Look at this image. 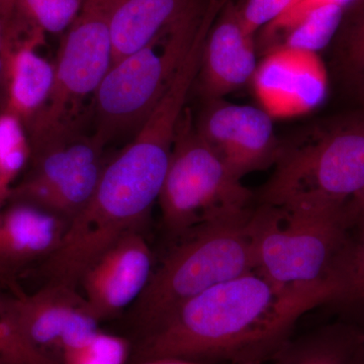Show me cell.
I'll return each instance as SVG.
<instances>
[{
  "mask_svg": "<svg viewBox=\"0 0 364 364\" xmlns=\"http://www.w3.org/2000/svg\"><path fill=\"white\" fill-rule=\"evenodd\" d=\"M364 71V70H363ZM363 90H364V78H363Z\"/></svg>",
  "mask_w": 364,
  "mask_h": 364,
  "instance_id": "cell-33",
  "label": "cell"
},
{
  "mask_svg": "<svg viewBox=\"0 0 364 364\" xmlns=\"http://www.w3.org/2000/svg\"><path fill=\"white\" fill-rule=\"evenodd\" d=\"M257 65L253 37L242 28L238 9L228 4L203 46L198 75L203 95L221 100L252 80Z\"/></svg>",
  "mask_w": 364,
  "mask_h": 364,
  "instance_id": "cell-13",
  "label": "cell"
},
{
  "mask_svg": "<svg viewBox=\"0 0 364 364\" xmlns=\"http://www.w3.org/2000/svg\"><path fill=\"white\" fill-rule=\"evenodd\" d=\"M28 168L7 202L32 203L67 224L87 205L109 160L105 145L82 126L32 144Z\"/></svg>",
  "mask_w": 364,
  "mask_h": 364,
  "instance_id": "cell-8",
  "label": "cell"
},
{
  "mask_svg": "<svg viewBox=\"0 0 364 364\" xmlns=\"http://www.w3.org/2000/svg\"><path fill=\"white\" fill-rule=\"evenodd\" d=\"M363 356V335L337 326L291 339L265 364H360Z\"/></svg>",
  "mask_w": 364,
  "mask_h": 364,
  "instance_id": "cell-17",
  "label": "cell"
},
{
  "mask_svg": "<svg viewBox=\"0 0 364 364\" xmlns=\"http://www.w3.org/2000/svg\"><path fill=\"white\" fill-rule=\"evenodd\" d=\"M343 9L344 6L332 4L316 9L287 33L284 44L318 53L330 42L336 32Z\"/></svg>",
  "mask_w": 364,
  "mask_h": 364,
  "instance_id": "cell-22",
  "label": "cell"
},
{
  "mask_svg": "<svg viewBox=\"0 0 364 364\" xmlns=\"http://www.w3.org/2000/svg\"><path fill=\"white\" fill-rule=\"evenodd\" d=\"M0 287L9 291L16 298H21L26 294L21 286L18 277L6 269L1 263H0Z\"/></svg>",
  "mask_w": 364,
  "mask_h": 364,
  "instance_id": "cell-29",
  "label": "cell"
},
{
  "mask_svg": "<svg viewBox=\"0 0 364 364\" xmlns=\"http://www.w3.org/2000/svg\"><path fill=\"white\" fill-rule=\"evenodd\" d=\"M43 37L39 31H33L23 40L9 33L4 111L18 117L26 130L44 109L54 85V63L37 51Z\"/></svg>",
  "mask_w": 364,
  "mask_h": 364,
  "instance_id": "cell-15",
  "label": "cell"
},
{
  "mask_svg": "<svg viewBox=\"0 0 364 364\" xmlns=\"http://www.w3.org/2000/svg\"><path fill=\"white\" fill-rule=\"evenodd\" d=\"M205 14L191 0L181 18L145 47L112 65L91 104L95 135L131 140L168 90Z\"/></svg>",
  "mask_w": 364,
  "mask_h": 364,
  "instance_id": "cell-4",
  "label": "cell"
},
{
  "mask_svg": "<svg viewBox=\"0 0 364 364\" xmlns=\"http://www.w3.org/2000/svg\"><path fill=\"white\" fill-rule=\"evenodd\" d=\"M333 284L335 291L330 303L345 308L364 309V236L350 242L340 259Z\"/></svg>",
  "mask_w": 364,
  "mask_h": 364,
  "instance_id": "cell-21",
  "label": "cell"
},
{
  "mask_svg": "<svg viewBox=\"0 0 364 364\" xmlns=\"http://www.w3.org/2000/svg\"><path fill=\"white\" fill-rule=\"evenodd\" d=\"M334 286L282 287L251 272L189 299L127 337L129 364L179 358L205 364H265L291 339L299 318L330 303Z\"/></svg>",
  "mask_w": 364,
  "mask_h": 364,
  "instance_id": "cell-1",
  "label": "cell"
},
{
  "mask_svg": "<svg viewBox=\"0 0 364 364\" xmlns=\"http://www.w3.org/2000/svg\"><path fill=\"white\" fill-rule=\"evenodd\" d=\"M252 212L203 225L179 238L134 304L130 335L210 287L255 270Z\"/></svg>",
  "mask_w": 364,
  "mask_h": 364,
  "instance_id": "cell-3",
  "label": "cell"
},
{
  "mask_svg": "<svg viewBox=\"0 0 364 364\" xmlns=\"http://www.w3.org/2000/svg\"><path fill=\"white\" fill-rule=\"evenodd\" d=\"M14 298L0 293V364H48L23 336Z\"/></svg>",
  "mask_w": 364,
  "mask_h": 364,
  "instance_id": "cell-23",
  "label": "cell"
},
{
  "mask_svg": "<svg viewBox=\"0 0 364 364\" xmlns=\"http://www.w3.org/2000/svg\"><path fill=\"white\" fill-rule=\"evenodd\" d=\"M16 0H0V9L9 20L13 18L16 11Z\"/></svg>",
  "mask_w": 364,
  "mask_h": 364,
  "instance_id": "cell-31",
  "label": "cell"
},
{
  "mask_svg": "<svg viewBox=\"0 0 364 364\" xmlns=\"http://www.w3.org/2000/svg\"><path fill=\"white\" fill-rule=\"evenodd\" d=\"M21 332L33 350L50 364L100 329V321L78 289L44 284L39 291L14 298Z\"/></svg>",
  "mask_w": 364,
  "mask_h": 364,
  "instance_id": "cell-9",
  "label": "cell"
},
{
  "mask_svg": "<svg viewBox=\"0 0 364 364\" xmlns=\"http://www.w3.org/2000/svg\"><path fill=\"white\" fill-rule=\"evenodd\" d=\"M196 131L239 178L275 164L282 146L261 107L208 100Z\"/></svg>",
  "mask_w": 364,
  "mask_h": 364,
  "instance_id": "cell-10",
  "label": "cell"
},
{
  "mask_svg": "<svg viewBox=\"0 0 364 364\" xmlns=\"http://www.w3.org/2000/svg\"><path fill=\"white\" fill-rule=\"evenodd\" d=\"M131 342L126 336L102 331L62 353L60 364H129Z\"/></svg>",
  "mask_w": 364,
  "mask_h": 364,
  "instance_id": "cell-20",
  "label": "cell"
},
{
  "mask_svg": "<svg viewBox=\"0 0 364 364\" xmlns=\"http://www.w3.org/2000/svg\"><path fill=\"white\" fill-rule=\"evenodd\" d=\"M360 364H364V359H363V363H361Z\"/></svg>",
  "mask_w": 364,
  "mask_h": 364,
  "instance_id": "cell-34",
  "label": "cell"
},
{
  "mask_svg": "<svg viewBox=\"0 0 364 364\" xmlns=\"http://www.w3.org/2000/svg\"><path fill=\"white\" fill-rule=\"evenodd\" d=\"M351 0H293L287 11L267 26V32L270 35L282 31L287 33L316 9L332 4L345 6Z\"/></svg>",
  "mask_w": 364,
  "mask_h": 364,
  "instance_id": "cell-25",
  "label": "cell"
},
{
  "mask_svg": "<svg viewBox=\"0 0 364 364\" xmlns=\"http://www.w3.org/2000/svg\"><path fill=\"white\" fill-rule=\"evenodd\" d=\"M7 203L0 214V263L20 277L57 250L68 224L32 203Z\"/></svg>",
  "mask_w": 364,
  "mask_h": 364,
  "instance_id": "cell-14",
  "label": "cell"
},
{
  "mask_svg": "<svg viewBox=\"0 0 364 364\" xmlns=\"http://www.w3.org/2000/svg\"><path fill=\"white\" fill-rule=\"evenodd\" d=\"M153 270L152 251L139 230L124 235L100 256L79 282L91 312L102 322L142 296Z\"/></svg>",
  "mask_w": 364,
  "mask_h": 364,
  "instance_id": "cell-12",
  "label": "cell"
},
{
  "mask_svg": "<svg viewBox=\"0 0 364 364\" xmlns=\"http://www.w3.org/2000/svg\"><path fill=\"white\" fill-rule=\"evenodd\" d=\"M364 188V117L284 148L261 189L273 207L348 202Z\"/></svg>",
  "mask_w": 364,
  "mask_h": 364,
  "instance_id": "cell-6",
  "label": "cell"
},
{
  "mask_svg": "<svg viewBox=\"0 0 364 364\" xmlns=\"http://www.w3.org/2000/svg\"><path fill=\"white\" fill-rule=\"evenodd\" d=\"M191 0H117L112 16V64L145 47L176 23Z\"/></svg>",
  "mask_w": 364,
  "mask_h": 364,
  "instance_id": "cell-16",
  "label": "cell"
},
{
  "mask_svg": "<svg viewBox=\"0 0 364 364\" xmlns=\"http://www.w3.org/2000/svg\"><path fill=\"white\" fill-rule=\"evenodd\" d=\"M9 18L0 9V85H4L7 55H9Z\"/></svg>",
  "mask_w": 364,
  "mask_h": 364,
  "instance_id": "cell-28",
  "label": "cell"
},
{
  "mask_svg": "<svg viewBox=\"0 0 364 364\" xmlns=\"http://www.w3.org/2000/svg\"><path fill=\"white\" fill-rule=\"evenodd\" d=\"M347 203L253 208L255 272L282 287L334 286L333 275L351 242Z\"/></svg>",
  "mask_w": 364,
  "mask_h": 364,
  "instance_id": "cell-2",
  "label": "cell"
},
{
  "mask_svg": "<svg viewBox=\"0 0 364 364\" xmlns=\"http://www.w3.org/2000/svg\"><path fill=\"white\" fill-rule=\"evenodd\" d=\"M4 205H6V202H4V198L0 196V214H1L2 208H4Z\"/></svg>",
  "mask_w": 364,
  "mask_h": 364,
  "instance_id": "cell-32",
  "label": "cell"
},
{
  "mask_svg": "<svg viewBox=\"0 0 364 364\" xmlns=\"http://www.w3.org/2000/svg\"><path fill=\"white\" fill-rule=\"evenodd\" d=\"M293 0H247L245 6L238 9L242 28L253 37L258 28L268 26L279 18Z\"/></svg>",
  "mask_w": 364,
  "mask_h": 364,
  "instance_id": "cell-24",
  "label": "cell"
},
{
  "mask_svg": "<svg viewBox=\"0 0 364 364\" xmlns=\"http://www.w3.org/2000/svg\"><path fill=\"white\" fill-rule=\"evenodd\" d=\"M196 131L186 109L158 203L165 227L177 238L196 228L247 214L253 193Z\"/></svg>",
  "mask_w": 364,
  "mask_h": 364,
  "instance_id": "cell-5",
  "label": "cell"
},
{
  "mask_svg": "<svg viewBox=\"0 0 364 364\" xmlns=\"http://www.w3.org/2000/svg\"><path fill=\"white\" fill-rule=\"evenodd\" d=\"M117 0H86L65 32L52 92L28 127L31 144L82 126L86 107L112 64V16Z\"/></svg>",
  "mask_w": 364,
  "mask_h": 364,
  "instance_id": "cell-7",
  "label": "cell"
},
{
  "mask_svg": "<svg viewBox=\"0 0 364 364\" xmlns=\"http://www.w3.org/2000/svg\"><path fill=\"white\" fill-rule=\"evenodd\" d=\"M348 59L358 71L364 70V20L352 35L348 48Z\"/></svg>",
  "mask_w": 364,
  "mask_h": 364,
  "instance_id": "cell-26",
  "label": "cell"
},
{
  "mask_svg": "<svg viewBox=\"0 0 364 364\" xmlns=\"http://www.w3.org/2000/svg\"><path fill=\"white\" fill-rule=\"evenodd\" d=\"M139 364H205L196 363V361L186 360V359L179 358H157L152 360L145 361Z\"/></svg>",
  "mask_w": 364,
  "mask_h": 364,
  "instance_id": "cell-30",
  "label": "cell"
},
{
  "mask_svg": "<svg viewBox=\"0 0 364 364\" xmlns=\"http://www.w3.org/2000/svg\"><path fill=\"white\" fill-rule=\"evenodd\" d=\"M352 228H358L359 238L364 236V188L347 203Z\"/></svg>",
  "mask_w": 364,
  "mask_h": 364,
  "instance_id": "cell-27",
  "label": "cell"
},
{
  "mask_svg": "<svg viewBox=\"0 0 364 364\" xmlns=\"http://www.w3.org/2000/svg\"><path fill=\"white\" fill-rule=\"evenodd\" d=\"M31 156L32 146L25 124L9 112H0V196L6 203Z\"/></svg>",
  "mask_w": 364,
  "mask_h": 364,
  "instance_id": "cell-18",
  "label": "cell"
},
{
  "mask_svg": "<svg viewBox=\"0 0 364 364\" xmlns=\"http://www.w3.org/2000/svg\"><path fill=\"white\" fill-rule=\"evenodd\" d=\"M261 109L273 119L315 111L328 93V75L317 52L280 45L268 53L252 78Z\"/></svg>",
  "mask_w": 364,
  "mask_h": 364,
  "instance_id": "cell-11",
  "label": "cell"
},
{
  "mask_svg": "<svg viewBox=\"0 0 364 364\" xmlns=\"http://www.w3.org/2000/svg\"><path fill=\"white\" fill-rule=\"evenodd\" d=\"M86 0H16V18L43 33H65Z\"/></svg>",
  "mask_w": 364,
  "mask_h": 364,
  "instance_id": "cell-19",
  "label": "cell"
}]
</instances>
